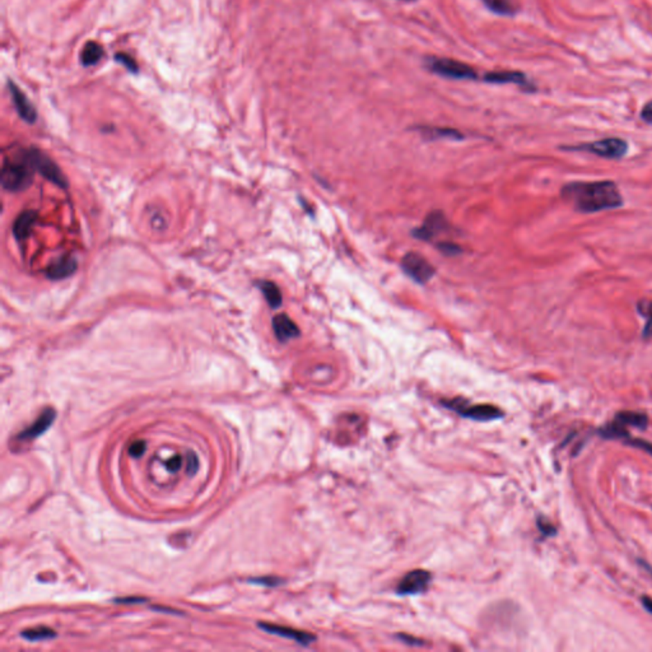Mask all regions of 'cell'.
<instances>
[{
	"label": "cell",
	"instance_id": "cell-1",
	"mask_svg": "<svg viewBox=\"0 0 652 652\" xmlns=\"http://www.w3.org/2000/svg\"><path fill=\"white\" fill-rule=\"evenodd\" d=\"M565 202L583 214L617 209L624 204L619 189L613 181H572L560 190Z\"/></svg>",
	"mask_w": 652,
	"mask_h": 652
},
{
	"label": "cell",
	"instance_id": "cell-2",
	"mask_svg": "<svg viewBox=\"0 0 652 652\" xmlns=\"http://www.w3.org/2000/svg\"><path fill=\"white\" fill-rule=\"evenodd\" d=\"M35 172L22 149L17 158L4 161L1 169V187L7 191L24 190L31 185Z\"/></svg>",
	"mask_w": 652,
	"mask_h": 652
},
{
	"label": "cell",
	"instance_id": "cell-3",
	"mask_svg": "<svg viewBox=\"0 0 652 652\" xmlns=\"http://www.w3.org/2000/svg\"><path fill=\"white\" fill-rule=\"evenodd\" d=\"M428 69L437 76L458 80H473L478 78L477 70L465 62L447 58H429L426 60Z\"/></svg>",
	"mask_w": 652,
	"mask_h": 652
},
{
	"label": "cell",
	"instance_id": "cell-4",
	"mask_svg": "<svg viewBox=\"0 0 652 652\" xmlns=\"http://www.w3.org/2000/svg\"><path fill=\"white\" fill-rule=\"evenodd\" d=\"M628 143L621 138H606V139L597 140L592 143L572 146V147H562L566 151H580V152H589L592 155L608 158V160H621L628 152Z\"/></svg>",
	"mask_w": 652,
	"mask_h": 652
},
{
	"label": "cell",
	"instance_id": "cell-5",
	"mask_svg": "<svg viewBox=\"0 0 652 652\" xmlns=\"http://www.w3.org/2000/svg\"><path fill=\"white\" fill-rule=\"evenodd\" d=\"M24 152L35 171L39 172L45 179L51 181L53 184L62 189L68 187V181L60 170V167L49 155L42 153L36 148L24 149Z\"/></svg>",
	"mask_w": 652,
	"mask_h": 652
},
{
	"label": "cell",
	"instance_id": "cell-6",
	"mask_svg": "<svg viewBox=\"0 0 652 652\" xmlns=\"http://www.w3.org/2000/svg\"><path fill=\"white\" fill-rule=\"evenodd\" d=\"M443 404L445 406H447L449 409H452V411L458 413L460 415H463L465 418H470V420L488 422V420H499V418L504 417V412L498 406L489 405V404L469 405L463 399L443 402Z\"/></svg>",
	"mask_w": 652,
	"mask_h": 652
},
{
	"label": "cell",
	"instance_id": "cell-7",
	"mask_svg": "<svg viewBox=\"0 0 652 652\" xmlns=\"http://www.w3.org/2000/svg\"><path fill=\"white\" fill-rule=\"evenodd\" d=\"M404 273L418 283H427L435 275V268L417 252H408L402 260Z\"/></svg>",
	"mask_w": 652,
	"mask_h": 652
},
{
	"label": "cell",
	"instance_id": "cell-8",
	"mask_svg": "<svg viewBox=\"0 0 652 652\" xmlns=\"http://www.w3.org/2000/svg\"><path fill=\"white\" fill-rule=\"evenodd\" d=\"M432 575L426 569H414L408 572L397 583L396 592L399 595H417L427 590Z\"/></svg>",
	"mask_w": 652,
	"mask_h": 652
},
{
	"label": "cell",
	"instance_id": "cell-9",
	"mask_svg": "<svg viewBox=\"0 0 652 652\" xmlns=\"http://www.w3.org/2000/svg\"><path fill=\"white\" fill-rule=\"evenodd\" d=\"M483 79L487 83L492 85H517L528 91H534V87L529 82L528 78L521 71L513 70H499V71H489Z\"/></svg>",
	"mask_w": 652,
	"mask_h": 652
},
{
	"label": "cell",
	"instance_id": "cell-10",
	"mask_svg": "<svg viewBox=\"0 0 652 652\" xmlns=\"http://www.w3.org/2000/svg\"><path fill=\"white\" fill-rule=\"evenodd\" d=\"M8 87L9 91H10V96H12V100H13L15 106H16L18 115H19L21 119L24 120L26 123L33 124V123L36 121V119H37V112H36V110L33 108V105H32L30 100L26 97V94H24L13 82H9Z\"/></svg>",
	"mask_w": 652,
	"mask_h": 652
},
{
	"label": "cell",
	"instance_id": "cell-11",
	"mask_svg": "<svg viewBox=\"0 0 652 652\" xmlns=\"http://www.w3.org/2000/svg\"><path fill=\"white\" fill-rule=\"evenodd\" d=\"M259 627L268 632V633H272V635H277V636L284 637V638H289V640H293L297 644H302V646H309V644H312L316 637L314 635H310L307 632H303V630H298V629L289 628V627H283V626H275V624H269V623H260Z\"/></svg>",
	"mask_w": 652,
	"mask_h": 652
},
{
	"label": "cell",
	"instance_id": "cell-12",
	"mask_svg": "<svg viewBox=\"0 0 652 652\" xmlns=\"http://www.w3.org/2000/svg\"><path fill=\"white\" fill-rule=\"evenodd\" d=\"M446 227V221L441 212H432L427 218L424 225L414 231V236L420 240L428 241L432 237L443 232Z\"/></svg>",
	"mask_w": 652,
	"mask_h": 652
},
{
	"label": "cell",
	"instance_id": "cell-13",
	"mask_svg": "<svg viewBox=\"0 0 652 652\" xmlns=\"http://www.w3.org/2000/svg\"><path fill=\"white\" fill-rule=\"evenodd\" d=\"M273 330L277 339L282 343L288 342L300 335L298 326L286 314H280L273 318Z\"/></svg>",
	"mask_w": 652,
	"mask_h": 652
},
{
	"label": "cell",
	"instance_id": "cell-14",
	"mask_svg": "<svg viewBox=\"0 0 652 652\" xmlns=\"http://www.w3.org/2000/svg\"><path fill=\"white\" fill-rule=\"evenodd\" d=\"M77 260L70 255L59 257L46 269V277L51 280H62L70 277L77 271Z\"/></svg>",
	"mask_w": 652,
	"mask_h": 652
},
{
	"label": "cell",
	"instance_id": "cell-15",
	"mask_svg": "<svg viewBox=\"0 0 652 652\" xmlns=\"http://www.w3.org/2000/svg\"><path fill=\"white\" fill-rule=\"evenodd\" d=\"M55 417H56V412H55L53 408H47L45 409L42 414L40 415L37 420L32 424L31 427L24 429V432H21L18 435V438L19 440H33L36 437L45 434L49 428L51 427V424L54 423Z\"/></svg>",
	"mask_w": 652,
	"mask_h": 652
},
{
	"label": "cell",
	"instance_id": "cell-16",
	"mask_svg": "<svg viewBox=\"0 0 652 652\" xmlns=\"http://www.w3.org/2000/svg\"><path fill=\"white\" fill-rule=\"evenodd\" d=\"M37 213L35 210H24L17 217L13 223V234L17 241H26L31 234L32 228L36 223Z\"/></svg>",
	"mask_w": 652,
	"mask_h": 652
},
{
	"label": "cell",
	"instance_id": "cell-17",
	"mask_svg": "<svg viewBox=\"0 0 652 652\" xmlns=\"http://www.w3.org/2000/svg\"><path fill=\"white\" fill-rule=\"evenodd\" d=\"M102 56H103V47L96 41H89L83 47L80 59L85 67H91L100 62Z\"/></svg>",
	"mask_w": 652,
	"mask_h": 652
},
{
	"label": "cell",
	"instance_id": "cell-18",
	"mask_svg": "<svg viewBox=\"0 0 652 652\" xmlns=\"http://www.w3.org/2000/svg\"><path fill=\"white\" fill-rule=\"evenodd\" d=\"M259 288L263 292L265 300H266V302L269 303V306L272 309H280L282 306L283 297H282L278 286L273 282H269V280H263V282H260Z\"/></svg>",
	"mask_w": 652,
	"mask_h": 652
},
{
	"label": "cell",
	"instance_id": "cell-19",
	"mask_svg": "<svg viewBox=\"0 0 652 652\" xmlns=\"http://www.w3.org/2000/svg\"><path fill=\"white\" fill-rule=\"evenodd\" d=\"M484 6L499 16H513L516 8L511 0H483Z\"/></svg>",
	"mask_w": 652,
	"mask_h": 652
},
{
	"label": "cell",
	"instance_id": "cell-20",
	"mask_svg": "<svg viewBox=\"0 0 652 652\" xmlns=\"http://www.w3.org/2000/svg\"><path fill=\"white\" fill-rule=\"evenodd\" d=\"M615 420L621 422L624 426H633V427L638 428H644L647 426V417L642 413L626 411V412L618 413Z\"/></svg>",
	"mask_w": 652,
	"mask_h": 652
},
{
	"label": "cell",
	"instance_id": "cell-21",
	"mask_svg": "<svg viewBox=\"0 0 652 652\" xmlns=\"http://www.w3.org/2000/svg\"><path fill=\"white\" fill-rule=\"evenodd\" d=\"M637 311L646 318L642 338L644 341H649L652 338V301H640L637 303Z\"/></svg>",
	"mask_w": 652,
	"mask_h": 652
},
{
	"label": "cell",
	"instance_id": "cell-22",
	"mask_svg": "<svg viewBox=\"0 0 652 652\" xmlns=\"http://www.w3.org/2000/svg\"><path fill=\"white\" fill-rule=\"evenodd\" d=\"M24 640L30 642H39V641H46L56 637L53 629L46 628V627H39V628L27 629L22 633Z\"/></svg>",
	"mask_w": 652,
	"mask_h": 652
},
{
	"label": "cell",
	"instance_id": "cell-23",
	"mask_svg": "<svg viewBox=\"0 0 652 652\" xmlns=\"http://www.w3.org/2000/svg\"><path fill=\"white\" fill-rule=\"evenodd\" d=\"M600 434L606 438H624L628 437V431L626 429V426L621 424V422L615 420L612 424H608L604 428H601Z\"/></svg>",
	"mask_w": 652,
	"mask_h": 652
},
{
	"label": "cell",
	"instance_id": "cell-24",
	"mask_svg": "<svg viewBox=\"0 0 652 652\" xmlns=\"http://www.w3.org/2000/svg\"><path fill=\"white\" fill-rule=\"evenodd\" d=\"M422 132H424L429 138H450V139H463V135L458 130L454 129H447V128H429V129H422Z\"/></svg>",
	"mask_w": 652,
	"mask_h": 652
},
{
	"label": "cell",
	"instance_id": "cell-25",
	"mask_svg": "<svg viewBox=\"0 0 652 652\" xmlns=\"http://www.w3.org/2000/svg\"><path fill=\"white\" fill-rule=\"evenodd\" d=\"M117 60L119 62H121L124 67H126V68L130 70V71H132V73H135V71L138 70V65H137V62H135V60L132 59L130 55L120 53V54L117 55Z\"/></svg>",
	"mask_w": 652,
	"mask_h": 652
},
{
	"label": "cell",
	"instance_id": "cell-26",
	"mask_svg": "<svg viewBox=\"0 0 652 652\" xmlns=\"http://www.w3.org/2000/svg\"><path fill=\"white\" fill-rule=\"evenodd\" d=\"M187 474L194 475L199 469V458L195 455L194 452L187 454Z\"/></svg>",
	"mask_w": 652,
	"mask_h": 652
},
{
	"label": "cell",
	"instance_id": "cell-27",
	"mask_svg": "<svg viewBox=\"0 0 652 652\" xmlns=\"http://www.w3.org/2000/svg\"><path fill=\"white\" fill-rule=\"evenodd\" d=\"M251 583H257V585H264V586H269V587H274V586H278L282 580L278 578V577H257V578H252Z\"/></svg>",
	"mask_w": 652,
	"mask_h": 652
},
{
	"label": "cell",
	"instance_id": "cell-28",
	"mask_svg": "<svg viewBox=\"0 0 652 652\" xmlns=\"http://www.w3.org/2000/svg\"><path fill=\"white\" fill-rule=\"evenodd\" d=\"M144 452H146V443L144 441H135L129 449L130 456L135 458L143 456Z\"/></svg>",
	"mask_w": 652,
	"mask_h": 652
},
{
	"label": "cell",
	"instance_id": "cell-29",
	"mask_svg": "<svg viewBox=\"0 0 652 652\" xmlns=\"http://www.w3.org/2000/svg\"><path fill=\"white\" fill-rule=\"evenodd\" d=\"M538 528L543 533L544 535L551 536L556 534V528L551 525L549 521L539 519L538 520Z\"/></svg>",
	"mask_w": 652,
	"mask_h": 652
},
{
	"label": "cell",
	"instance_id": "cell-30",
	"mask_svg": "<svg viewBox=\"0 0 652 652\" xmlns=\"http://www.w3.org/2000/svg\"><path fill=\"white\" fill-rule=\"evenodd\" d=\"M641 119L644 123L652 125V101L647 102L641 111Z\"/></svg>",
	"mask_w": 652,
	"mask_h": 652
},
{
	"label": "cell",
	"instance_id": "cell-31",
	"mask_svg": "<svg viewBox=\"0 0 652 652\" xmlns=\"http://www.w3.org/2000/svg\"><path fill=\"white\" fill-rule=\"evenodd\" d=\"M628 443L629 445H633V446H636V447H638V449L644 450L646 452H649V454H651L652 455V443H646V441H644V440H629Z\"/></svg>",
	"mask_w": 652,
	"mask_h": 652
},
{
	"label": "cell",
	"instance_id": "cell-32",
	"mask_svg": "<svg viewBox=\"0 0 652 652\" xmlns=\"http://www.w3.org/2000/svg\"><path fill=\"white\" fill-rule=\"evenodd\" d=\"M438 248L441 249L443 252H445V254H449V255H456L458 252L461 251L460 248H458V246H456V245H454V243H443V245H440Z\"/></svg>",
	"mask_w": 652,
	"mask_h": 652
},
{
	"label": "cell",
	"instance_id": "cell-33",
	"mask_svg": "<svg viewBox=\"0 0 652 652\" xmlns=\"http://www.w3.org/2000/svg\"><path fill=\"white\" fill-rule=\"evenodd\" d=\"M181 465H182V458H180V456H175V458H170V460L167 461V464H166L167 469H169L170 472H178L180 467H181Z\"/></svg>",
	"mask_w": 652,
	"mask_h": 652
},
{
	"label": "cell",
	"instance_id": "cell-34",
	"mask_svg": "<svg viewBox=\"0 0 652 652\" xmlns=\"http://www.w3.org/2000/svg\"><path fill=\"white\" fill-rule=\"evenodd\" d=\"M397 637L403 641L404 644H411V646H422V644H424L423 641L415 640L414 637L405 636V635H399Z\"/></svg>",
	"mask_w": 652,
	"mask_h": 652
},
{
	"label": "cell",
	"instance_id": "cell-35",
	"mask_svg": "<svg viewBox=\"0 0 652 652\" xmlns=\"http://www.w3.org/2000/svg\"><path fill=\"white\" fill-rule=\"evenodd\" d=\"M117 603H124V604H134V603H144V599L140 598H124L117 599Z\"/></svg>",
	"mask_w": 652,
	"mask_h": 652
},
{
	"label": "cell",
	"instance_id": "cell-36",
	"mask_svg": "<svg viewBox=\"0 0 652 652\" xmlns=\"http://www.w3.org/2000/svg\"><path fill=\"white\" fill-rule=\"evenodd\" d=\"M642 604H644V608L647 609V612H650V613L652 614V599L644 597V598H642Z\"/></svg>",
	"mask_w": 652,
	"mask_h": 652
},
{
	"label": "cell",
	"instance_id": "cell-37",
	"mask_svg": "<svg viewBox=\"0 0 652 652\" xmlns=\"http://www.w3.org/2000/svg\"><path fill=\"white\" fill-rule=\"evenodd\" d=\"M402 1H415V0H402Z\"/></svg>",
	"mask_w": 652,
	"mask_h": 652
}]
</instances>
